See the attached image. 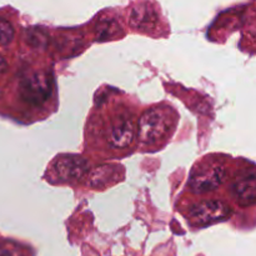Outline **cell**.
Listing matches in <instances>:
<instances>
[{
  "mask_svg": "<svg viewBox=\"0 0 256 256\" xmlns=\"http://www.w3.org/2000/svg\"><path fill=\"white\" fill-rule=\"evenodd\" d=\"M172 129V120L165 109L152 108L139 120V138L144 144L152 145L164 139Z\"/></svg>",
  "mask_w": 256,
  "mask_h": 256,
  "instance_id": "cell-1",
  "label": "cell"
},
{
  "mask_svg": "<svg viewBox=\"0 0 256 256\" xmlns=\"http://www.w3.org/2000/svg\"><path fill=\"white\" fill-rule=\"evenodd\" d=\"M19 88L20 98L22 102L32 106H39L44 104L52 95V80L46 72H32L22 78Z\"/></svg>",
  "mask_w": 256,
  "mask_h": 256,
  "instance_id": "cell-2",
  "label": "cell"
},
{
  "mask_svg": "<svg viewBox=\"0 0 256 256\" xmlns=\"http://www.w3.org/2000/svg\"><path fill=\"white\" fill-rule=\"evenodd\" d=\"M135 136V122L129 112H119L112 118L106 126V142L115 149H124Z\"/></svg>",
  "mask_w": 256,
  "mask_h": 256,
  "instance_id": "cell-3",
  "label": "cell"
},
{
  "mask_svg": "<svg viewBox=\"0 0 256 256\" xmlns=\"http://www.w3.org/2000/svg\"><path fill=\"white\" fill-rule=\"evenodd\" d=\"M224 178L225 168L222 164H205L192 172L188 185L195 194H205L218 189Z\"/></svg>",
  "mask_w": 256,
  "mask_h": 256,
  "instance_id": "cell-4",
  "label": "cell"
},
{
  "mask_svg": "<svg viewBox=\"0 0 256 256\" xmlns=\"http://www.w3.org/2000/svg\"><path fill=\"white\" fill-rule=\"evenodd\" d=\"M230 215V209L228 205L219 200H209L202 204H198L190 210V220L198 226L212 224L226 219Z\"/></svg>",
  "mask_w": 256,
  "mask_h": 256,
  "instance_id": "cell-5",
  "label": "cell"
},
{
  "mask_svg": "<svg viewBox=\"0 0 256 256\" xmlns=\"http://www.w3.org/2000/svg\"><path fill=\"white\" fill-rule=\"evenodd\" d=\"M88 170V162L76 155L60 156L54 162V172L60 182H72L84 176Z\"/></svg>",
  "mask_w": 256,
  "mask_h": 256,
  "instance_id": "cell-6",
  "label": "cell"
},
{
  "mask_svg": "<svg viewBox=\"0 0 256 256\" xmlns=\"http://www.w3.org/2000/svg\"><path fill=\"white\" fill-rule=\"evenodd\" d=\"M158 24V14L149 4H140L132 10L130 26L140 32H150Z\"/></svg>",
  "mask_w": 256,
  "mask_h": 256,
  "instance_id": "cell-7",
  "label": "cell"
},
{
  "mask_svg": "<svg viewBox=\"0 0 256 256\" xmlns=\"http://www.w3.org/2000/svg\"><path fill=\"white\" fill-rule=\"evenodd\" d=\"M232 192L240 206H250L255 202L256 198V182L255 175L238 180L232 188Z\"/></svg>",
  "mask_w": 256,
  "mask_h": 256,
  "instance_id": "cell-8",
  "label": "cell"
},
{
  "mask_svg": "<svg viewBox=\"0 0 256 256\" xmlns=\"http://www.w3.org/2000/svg\"><path fill=\"white\" fill-rule=\"evenodd\" d=\"M96 36L99 40H110L122 32L120 25L112 19L100 20L96 25Z\"/></svg>",
  "mask_w": 256,
  "mask_h": 256,
  "instance_id": "cell-9",
  "label": "cell"
},
{
  "mask_svg": "<svg viewBox=\"0 0 256 256\" xmlns=\"http://www.w3.org/2000/svg\"><path fill=\"white\" fill-rule=\"evenodd\" d=\"M28 42L35 48H45L48 45V35L42 29L28 30Z\"/></svg>",
  "mask_w": 256,
  "mask_h": 256,
  "instance_id": "cell-10",
  "label": "cell"
},
{
  "mask_svg": "<svg viewBox=\"0 0 256 256\" xmlns=\"http://www.w3.org/2000/svg\"><path fill=\"white\" fill-rule=\"evenodd\" d=\"M14 28L6 19L0 18V46H6L14 39Z\"/></svg>",
  "mask_w": 256,
  "mask_h": 256,
  "instance_id": "cell-11",
  "label": "cell"
},
{
  "mask_svg": "<svg viewBox=\"0 0 256 256\" xmlns=\"http://www.w3.org/2000/svg\"><path fill=\"white\" fill-rule=\"evenodd\" d=\"M8 69V62H5V59L2 56H0V74L4 72H6Z\"/></svg>",
  "mask_w": 256,
  "mask_h": 256,
  "instance_id": "cell-12",
  "label": "cell"
}]
</instances>
